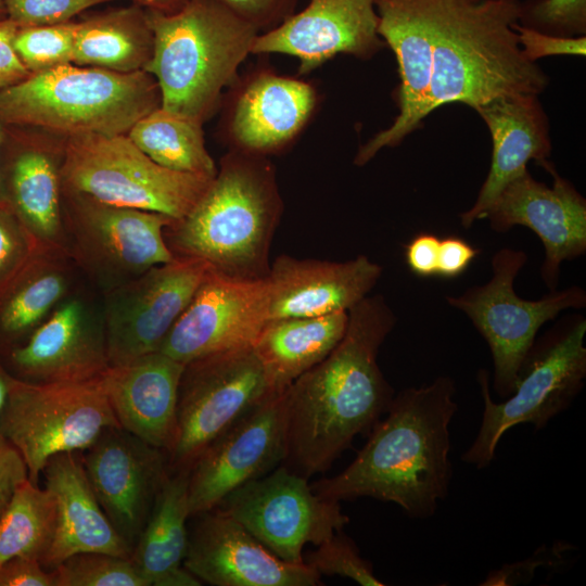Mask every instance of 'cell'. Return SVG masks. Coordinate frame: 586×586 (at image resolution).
<instances>
[{
  "mask_svg": "<svg viewBox=\"0 0 586 586\" xmlns=\"http://www.w3.org/2000/svg\"><path fill=\"white\" fill-rule=\"evenodd\" d=\"M60 173L65 192L175 220L190 213L214 179L158 165L127 135L68 136Z\"/></svg>",
  "mask_w": 586,
  "mask_h": 586,
  "instance_id": "ba28073f",
  "label": "cell"
},
{
  "mask_svg": "<svg viewBox=\"0 0 586 586\" xmlns=\"http://www.w3.org/2000/svg\"><path fill=\"white\" fill-rule=\"evenodd\" d=\"M27 479V466L21 454L0 434V515L16 488Z\"/></svg>",
  "mask_w": 586,
  "mask_h": 586,
  "instance_id": "ee69618b",
  "label": "cell"
},
{
  "mask_svg": "<svg viewBox=\"0 0 586 586\" xmlns=\"http://www.w3.org/2000/svg\"><path fill=\"white\" fill-rule=\"evenodd\" d=\"M78 22L18 27L14 48L31 74L73 63Z\"/></svg>",
  "mask_w": 586,
  "mask_h": 586,
  "instance_id": "d590c367",
  "label": "cell"
},
{
  "mask_svg": "<svg viewBox=\"0 0 586 586\" xmlns=\"http://www.w3.org/2000/svg\"><path fill=\"white\" fill-rule=\"evenodd\" d=\"M267 279H237L208 267L191 302L176 320L160 352L188 364L253 346L269 320Z\"/></svg>",
  "mask_w": 586,
  "mask_h": 586,
  "instance_id": "2e32d148",
  "label": "cell"
},
{
  "mask_svg": "<svg viewBox=\"0 0 586 586\" xmlns=\"http://www.w3.org/2000/svg\"><path fill=\"white\" fill-rule=\"evenodd\" d=\"M285 390L265 397L198 456L189 470L190 517L216 508L230 493L284 462Z\"/></svg>",
  "mask_w": 586,
  "mask_h": 586,
  "instance_id": "9a60e30c",
  "label": "cell"
},
{
  "mask_svg": "<svg viewBox=\"0 0 586 586\" xmlns=\"http://www.w3.org/2000/svg\"><path fill=\"white\" fill-rule=\"evenodd\" d=\"M0 586H54L50 571L39 560L14 557L0 566Z\"/></svg>",
  "mask_w": 586,
  "mask_h": 586,
  "instance_id": "f6af8a7d",
  "label": "cell"
},
{
  "mask_svg": "<svg viewBox=\"0 0 586 586\" xmlns=\"http://www.w3.org/2000/svg\"><path fill=\"white\" fill-rule=\"evenodd\" d=\"M395 323L382 295L366 296L334 349L285 390L289 469L307 479L327 471L387 411L394 391L377 358Z\"/></svg>",
  "mask_w": 586,
  "mask_h": 586,
  "instance_id": "6da1fadb",
  "label": "cell"
},
{
  "mask_svg": "<svg viewBox=\"0 0 586 586\" xmlns=\"http://www.w3.org/2000/svg\"><path fill=\"white\" fill-rule=\"evenodd\" d=\"M2 17H7V16H5V9H4L3 0H0V18Z\"/></svg>",
  "mask_w": 586,
  "mask_h": 586,
  "instance_id": "816d5d0a",
  "label": "cell"
},
{
  "mask_svg": "<svg viewBox=\"0 0 586 586\" xmlns=\"http://www.w3.org/2000/svg\"><path fill=\"white\" fill-rule=\"evenodd\" d=\"M348 311L268 320L253 344L271 393L288 388L342 340Z\"/></svg>",
  "mask_w": 586,
  "mask_h": 586,
  "instance_id": "f546056e",
  "label": "cell"
},
{
  "mask_svg": "<svg viewBox=\"0 0 586 586\" xmlns=\"http://www.w3.org/2000/svg\"><path fill=\"white\" fill-rule=\"evenodd\" d=\"M18 27L8 17L0 18V90L30 75L14 48L13 41Z\"/></svg>",
  "mask_w": 586,
  "mask_h": 586,
  "instance_id": "7bdbcfd3",
  "label": "cell"
},
{
  "mask_svg": "<svg viewBox=\"0 0 586 586\" xmlns=\"http://www.w3.org/2000/svg\"><path fill=\"white\" fill-rule=\"evenodd\" d=\"M382 272L366 255L346 262L281 255L266 276L269 320L348 311L368 296Z\"/></svg>",
  "mask_w": 586,
  "mask_h": 586,
  "instance_id": "cb8c5ba5",
  "label": "cell"
},
{
  "mask_svg": "<svg viewBox=\"0 0 586 586\" xmlns=\"http://www.w3.org/2000/svg\"><path fill=\"white\" fill-rule=\"evenodd\" d=\"M160 106V89L149 73H118L74 63L31 74L0 90L4 125L40 127L67 136L126 135Z\"/></svg>",
  "mask_w": 586,
  "mask_h": 586,
  "instance_id": "8992f818",
  "label": "cell"
},
{
  "mask_svg": "<svg viewBox=\"0 0 586 586\" xmlns=\"http://www.w3.org/2000/svg\"><path fill=\"white\" fill-rule=\"evenodd\" d=\"M146 16L153 52L144 72L158 86L161 107L203 124L259 30L218 0H188L176 12L146 10Z\"/></svg>",
  "mask_w": 586,
  "mask_h": 586,
  "instance_id": "5b68a950",
  "label": "cell"
},
{
  "mask_svg": "<svg viewBox=\"0 0 586 586\" xmlns=\"http://www.w3.org/2000/svg\"><path fill=\"white\" fill-rule=\"evenodd\" d=\"M440 239L434 233L421 232L405 246V259L410 271L422 278L436 276Z\"/></svg>",
  "mask_w": 586,
  "mask_h": 586,
  "instance_id": "7dc6e473",
  "label": "cell"
},
{
  "mask_svg": "<svg viewBox=\"0 0 586 586\" xmlns=\"http://www.w3.org/2000/svg\"><path fill=\"white\" fill-rule=\"evenodd\" d=\"M282 209L268 157L229 150L202 198L164 238L175 257L200 259L231 278L260 279L269 271Z\"/></svg>",
  "mask_w": 586,
  "mask_h": 586,
  "instance_id": "277c9868",
  "label": "cell"
},
{
  "mask_svg": "<svg viewBox=\"0 0 586 586\" xmlns=\"http://www.w3.org/2000/svg\"><path fill=\"white\" fill-rule=\"evenodd\" d=\"M239 16L267 31L294 13L297 0H218Z\"/></svg>",
  "mask_w": 586,
  "mask_h": 586,
  "instance_id": "b9f144b4",
  "label": "cell"
},
{
  "mask_svg": "<svg viewBox=\"0 0 586 586\" xmlns=\"http://www.w3.org/2000/svg\"><path fill=\"white\" fill-rule=\"evenodd\" d=\"M12 375L4 368L0 357V413L8 398Z\"/></svg>",
  "mask_w": 586,
  "mask_h": 586,
  "instance_id": "681fc988",
  "label": "cell"
},
{
  "mask_svg": "<svg viewBox=\"0 0 586 586\" xmlns=\"http://www.w3.org/2000/svg\"><path fill=\"white\" fill-rule=\"evenodd\" d=\"M42 472L56 506L54 536L40 562L47 571L78 552L130 558L131 550L113 527L91 488L79 451L53 456Z\"/></svg>",
  "mask_w": 586,
  "mask_h": 586,
  "instance_id": "4316f807",
  "label": "cell"
},
{
  "mask_svg": "<svg viewBox=\"0 0 586 586\" xmlns=\"http://www.w3.org/2000/svg\"><path fill=\"white\" fill-rule=\"evenodd\" d=\"M184 364L160 351L109 366L98 377L119 425L167 453L177 436V404Z\"/></svg>",
  "mask_w": 586,
  "mask_h": 586,
  "instance_id": "d4e9b609",
  "label": "cell"
},
{
  "mask_svg": "<svg viewBox=\"0 0 586 586\" xmlns=\"http://www.w3.org/2000/svg\"><path fill=\"white\" fill-rule=\"evenodd\" d=\"M586 318L569 314L534 341L518 373L513 393L504 402H494L489 372L480 369L476 380L483 399L481 426L463 462L476 469L487 468L495 458L502 435L520 423L535 430L566 410L582 392L586 379Z\"/></svg>",
  "mask_w": 586,
  "mask_h": 586,
  "instance_id": "52a82bcc",
  "label": "cell"
},
{
  "mask_svg": "<svg viewBox=\"0 0 586 586\" xmlns=\"http://www.w3.org/2000/svg\"><path fill=\"white\" fill-rule=\"evenodd\" d=\"M112 0H3L5 16L20 27L73 21L80 12Z\"/></svg>",
  "mask_w": 586,
  "mask_h": 586,
  "instance_id": "ab89813d",
  "label": "cell"
},
{
  "mask_svg": "<svg viewBox=\"0 0 586 586\" xmlns=\"http://www.w3.org/2000/svg\"><path fill=\"white\" fill-rule=\"evenodd\" d=\"M374 0H308L276 27L259 33L251 54L282 53L298 60L306 75L337 54L369 60L385 48L378 33Z\"/></svg>",
  "mask_w": 586,
  "mask_h": 586,
  "instance_id": "ffe728a7",
  "label": "cell"
},
{
  "mask_svg": "<svg viewBox=\"0 0 586 586\" xmlns=\"http://www.w3.org/2000/svg\"><path fill=\"white\" fill-rule=\"evenodd\" d=\"M539 165L552 176L550 187L525 170L505 187L484 219L498 233L515 226L535 232L545 250L540 278L552 291L559 283L561 264L586 252V200L551 163Z\"/></svg>",
  "mask_w": 586,
  "mask_h": 586,
  "instance_id": "ac0fdd59",
  "label": "cell"
},
{
  "mask_svg": "<svg viewBox=\"0 0 586 586\" xmlns=\"http://www.w3.org/2000/svg\"><path fill=\"white\" fill-rule=\"evenodd\" d=\"M207 269L200 259L175 257L112 289L103 321L109 366L158 351Z\"/></svg>",
  "mask_w": 586,
  "mask_h": 586,
  "instance_id": "5bb4252c",
  "label": "cell"
},
{
  "mask_svg": "<svg viewBox=\"0 0 586 586\" xmlns=\"http://www.w3.org/2000/svg\"><path fill=\"white\" fill-rule=\"evenodd\" d=\"M304 557V562L320 575H339L351 578L362 586H383L373 572L372 563L364 559L354 542L336 532Z\"/></svg>",
  "mask_w": 586,
  "mask_h": 586,
  "instance_id": "74e56055",
  "label": "cell"
},
{
  "mask_svg": "<svg viewBox=\"0 0 586 586\" xmlns=\"http://www.w3.org/2000/svg\"><path fill=\"white\" fill-rule=\"evenodd\" d=\"M110 426H120L98 378L31 383L12 377L0 413V434L24 459L37 484L50 458L84 451Z\"/></svg>",
  "mask_w": 586,
  "mask_h": 586,
  "instance_id": "30bf717a",
  "label": "cell"
},
{
  "mask_svg": "<svg viewBox=\"0 0 586 586\" xmlns=\"http://www.w3.org/2000/svg\"><path fill=\"white\" fill-rule=\"evenodd\" d=\"M51 572L54 586H148L130 558L78 552Z\"/></svg>",
  "mask_w": 586,
  "mask_h": 586,
  "instance_id": "e575fe53",
  "label": "cell"
},
{
  "mask_svg": "<svg viewBox=\"0 0 586 586\" xmlns=\"http://www.w3.org/2000/svg\"><path fill=\"white\" fill-rule=\"evenodd\" d=\"M188 0H132L146 10H154L164 13H173L181 9Z\"/></svg>",
  "mask_w": 586,
  "mask_h": 586,
  "instance_id": "c3c4849f",
  "label": "cell"
},
{
  "mask_svg": "<svg viewBox=\"0 0 586 586\" xmlns=\"http://www.w3.org/2000/svg\"><path fill=\"white\" fill-rule=\"evenodd\" d=\"M526 262L524 251L502 247L492 257V277L486 283L473 285L458 296H445L447 304L463 313L487 343L493 359V388L504 399L513 393L538 330L563 310L586 307V291L576 284L549 291L535 301L520 297L514 281Z\"/></svg>",
  "mask_w": 586,
  "mask_h": 586,
  "instance_id": "9c48e42d",
  "label": "cell"
},
{
  "mask_svg": "<svg viewBox=\"0 0 586 586\" xmlns=\"http://www.w3.org/2000/svg\"><path fill=\"white\" fill-rule=\"evenodd\" d=\"M216 508L290 563H304L307 544L318 546L349 522L339 501L316 494L286 466L240 486Z\"/></svg>",
  "mask_w": 586,
  "mask_h": 586,
  "instance_id": "7c38bea8",
  "label": "cell"
},
{
  "mask_svg": "<svg viewBox=\"0 0 586 586\" xmlns=\"http://www.w3.org/2000/svg\"><path fill=\"white\" fill-rule=\"evenodd\" d=\"M269 394L253 346L186 364L178 390L177 436L168 454V469H190L214 440Z\"/></svg>",
  "mask_w": 586,
  "mask_h": 586,
  "instance_id": "8fae6325",
  "label": "cell"
},
{
  "mask_svg": "<svg viewBox=\"0 0 586 586\" xmlns=\"http://www.w3.org/2000/svg\"><path fill=\"white\" fill-rule=\"evenodd\" d=\"M65 254L41 252L0 297V357L22 344L66 295Z\"/></svg>",
  "mask_w": 586,
  "mask_h": 586,
  "instance_id": "1f68e13d",
  "label": "cell"
},
{
  "mask_svg": "<svg viewBox=\"0 0 586 586\" xmlns=\"http://www.w3.org/2000/svg\"><path fill=\"white\" fill-rule=\"evenodd\" d=\"M520 0H435L431 79L420 116L450 103L471 109L496 98L539 95L548 75L522 53Z\"/></svg>",
  "mask_w": 586,
  "mask_h": 586,
  "instance_id": "3957f363",
  "label": "cell"
},
{
  "mask_svg": "<svg viewBox=\"0 0 586 586\" xmlns=\"http://www.w3.org/2000/svg\"><path fill=\"white\" fill-rule=\"evenodd\" d=\"M56 506L52 493L27 479L0 515V566L14 557L41 562L52 543Z\"/></svg>",
  "mask_w": 586,
  "mask_h": 586,
  "instance_id": "836d02e7",
  "label": "cell"
},
{
  "mask_svg": "<svg viewBox=\"0 0 586 586\" xmlns=\"http://www.w3.org/2000/svg\"><path fill=\"white\" fill-rule=\"evenodd\" d=\"M4 140V124L0 119V164H1V146ZM0 199H1V180H0Z\"/></svg>",
  "mask_w": 586,
  "mask_h": 586,
  "instance_id": "f907efd6",
  "label": "cell"
},
{
  "mask_svg": "<svg viewBox=\"0 0 586 586\" xmlns=\"http://www.w3.org/2000/svg\"><path fill=\"white\" fill-rule=\"evenodd\" d=\"M66 194V247L81 266L112 283V289L175 258L164 238L165 228L175 219L104 204L81 194Z\"/></svg>",
  "mask_w": 586,
  "mask_h": 586,
  "instance_id": "4fadbf2b",
  "label": "cell"
},
{
  "mask_svg": "<svg viewBox=\"0 0 586 586\" xmlns=\"http://www.w3.org/2000/svg\"><path fill=\"white\" fill-rule=\"evenodd\" d=\"M456 383L440 375L393 397L355 459L339 474L310 484L322 498L369 497L393 502L415 519L432 517L453 476L449 424Z\"/></svg>",
  "mask_w": 586,
  "mask_h": 586,
  "instance_id": "7a4b0ae2",
  "label": "cell"
},
{
  "mask_svg": "<svg viewBox=\"0 0 586 586\" xmlns=\"http://www.w3.org/2000/svg\"><path fill=\"white\" fill-rule=\"evenodd\" d=\"M81 460L113 527L132 551L168 474V455L122 426L106 428Z\"/></svg>",
  "mask_w": 586,
  "mask_h": 586,
  "instance_id": "d6986e66",
  "label": "cell"
},
{
  "mask_svg": "<svg viewBox=\"0 0 586 586\" xmlns=\"http://www.w3.org/2000/svg\"><path fill=\"white\" fill-rule=\"evenodd\" d=\"M202 125L160 106L137 120L126 135L165 168L215 177L217 166L205 146Z\"/></svg>",
  "mask_w": 586,
  "mask_h": 586,
  "instance_id": "d6a6232c",
  "label": "cell"
},
{
  "mask_svg": "<svg viewBox=\"0 0 586 586\" xmlns=\"http://www.w3.org/2000/svg\"><path fill=\"white\" fill-rule=\"evenodd\" d=\"M183 566L214 586H316L321 575L271 552L234 519L214 508L198 515Z\"/></svg>",
  "mask_w": 586,
  "mask_h": 586,
  "instance_id": "44dd1931",
  "label": "cell"
},
{
  "mask_svg": "<svg viewBox=\"0 0 586 586\" xmlns=\"http://www.w3.org/2000/svg\"><path fill=\"white\" fill-rule=\"evenodd\" d=\"M435 0H374L378 33L393 51L399 75L398 114L359 146L354 164L365 166L380 150L399 145L422 125L421 107L431 79Z\"/></svg>",
  "mask_w": 586,
  "mask_h": 586,
  "instance_id": "7402d4cb",
  "label": "cell"
},
{
  "mask_svg": "<svg viewBox=\"0 0 586 586\" xmlns=\"http://www.w3.org/2000/svg\"><path fill=\"white\" fill-rule=\"evenodd\" d=\"M43 251L48 250L42 247L10 204L0 199V297Z\"/></svg>",
  "mask_w": 586,
  "mask_h": 586,
  "instance_id": "8d00e7d4",
  "label": "cell"
},
{
  "mask_svg": "<svg viewBox=\"0 0 586 586\" xmlns=\"http://www.w3.org/2000/svg\"><path fill=\"white\" fill-rule=\"evenodd\" d=\"M487 126L492 143L488 174L473 205L459 214L468 229L484 219L505 187L527 170V163L540 164L551 153L549 120L536 94L496 98L474 110Z\"/></svg>",
  "mask_w": 586,
  "mask_h": 586,
  "instance_id": "484cf974",
  "label": "cell"
},
{
  "mask_svg": "<svg viewBox=\"0 0 586 586\" xmlns=\"http://www.w3.org/2000/svg\"><path fill=\"white\" fill-rule=\"evenodd\" d=\"M189 470L168 472L131 551L130 559L148 586L201 585L183 566L189 540Z\"/></svg>",
  "mask_w": 586,
  "mask_h": 586,
  "instance_id": "83f0119b",
  "label": "cell"
},
{
  "mask_svg": "<svg viewBox=\"0 0 586 586\" xmlns=\"http://www.w3.org/2000/svg\"><path fill=\"white\" fill-rule=\"evenodd\" d=\"M519 24L561 37L584 36L586 0L521 1Z\"/></svg>",
  "mask_w": 586,
  "mask_h": 586,
  "instance_id": "f35d334b",
  "label": "cell"
},
{
  "mask_svg": "<svg viewBox=\"0 0 586 586\" xmlns=\"http://www.w3.org/2000/svg\"><path fill=\"white\" fill-rule=\"evenodd\" d=\"M7 371L31 383L97 379L109 367L103 321L79 298L61 303L20 345L1 356Z\"/></svg>",
  "mask_w": 586,
  "mask_h": 586,
  "instance_id": "603a6c76",
  "label": "cell"
},
{
  "mask_svg": "<svg viewBox=\"0 0 586 586\" xmlns=\"http://www.w3.org/2000/svg\"><path fill=\"white\" fill-rule=\"evenodd\" d=\"M4 199L43 249L67 253L60 167L47 149L25 144L0 169Z\"/></svg>",
  "mask_w": 586,
  "mask_h": 586,
  "instance_id": "f1b7e54d",
  "label": "cell"
},
{
  "mask_svg": "<svg viewBox=\"0 0 586 586\" xmlns=\"http://www.w3.org/2000/svg\"><path fill=\"white\" fill-rule=\"evenodd\" d=\"M523 55L531 62L547 56L572 55L585 56L586 36L561 37L514 24Z\"/></svg>",
  "mask_w": 586,
  "mask_h": 586,
  "instance_id": "60d3db41",
  "label": "cell"
},
{
  "mask_svg": "<svg viewBox=\"0 0 586 586\" xmlns=\"http://www.w3.org/2000/svg\"><path fill=\"white\" fill-rule=\"evenodd\" d=\"M221 136L230 150L268 157L290 146L310 122L318 92L313 84L256 67L229 86Z\"/></svg>",
  "mask_w": 586,
  "mask_h": 586,
  "instance_id": "e0dca14e",
  "label": "cell"
},
{
  "mask_svg": "<svg viewBox=\"0 0 586 586\" xmlns=\"http://www.w3.org/2000/svg\"><path fill=\"white\" fill-rule=\"evenodd\" d=\"M479 254L480 249L462 238L440 239L436 276L448 279L460 276Z\"/></svg>",
  "mask_w": 586,
  "mask_h": 586,
  "instance_id": "bcb514c9",
  "label": "cell"
},
{
  "mask_svg": "<svg viewBox=\"0 0 586 586\" xmlns=\"http://www.w3.org/2000/svg\"><path fill=\"white\" fill-rule=\"evenodd\" d=\"M152 52L146 10L133 3L78 22L73 63L132 73L144 71Z\"/></svg>",
  "mask_w": 586,
  "mask_h": 586,
  "instance_id": "4dcf8cb0",
  "label": "cell"
}]
</instances>
